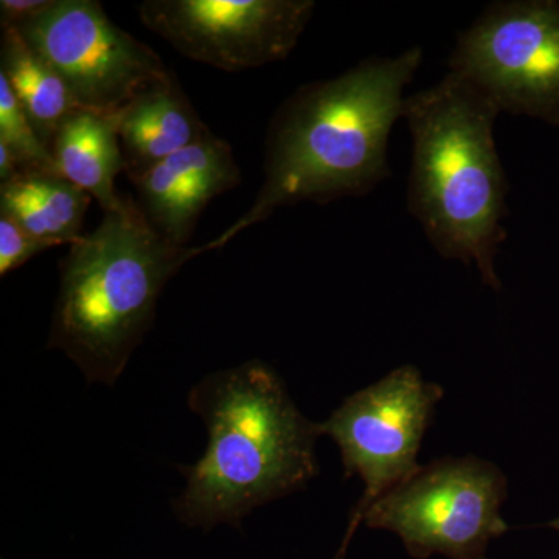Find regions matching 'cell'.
Here are the masks:
<instances>
[{
  "mask_svg": "<svg viewBox=\"0 0 559 559\" xmlns=\"http://www.w3.org/2000/svg\"><path fill=\"white\" fill-rule=\"evenodd\" d=\"M423 49L370 57L336 79L304 84L280 105L267 128L263 186L248 212L205 252L270 219L275 210L364 197L392 175L389 139L403 119L406 87Z\"/></svg>",
  "mask_w": 559,
  "mask_h": 559,
  "instance_id": "1",
  "label": "cell"
},
{
  "mask_svg": "<svg viewBox=\"0 0 559 559\" xmlns=\"http://www.w3.org/2000/svg\"><path fill=\"white\" fill-rule=\"evenodd\" d=\"M189 406L207 426L209 443L194 465L179 466L187 487L173 511L187 527L240 530L253 510L318 476L320 423L301 414L263 360L210 373L190 390Z\"/></svg>",
  "mask_w": 559,
  "mask_h": 559,
  "instance_id": "2",
  "label": "cell"
},
{
  "mask_svg": "<svg viewBox=\"0 0 559 559\" xmlns=\"http://www.w3.org/2000/svg\"><path fill=\"white\" fill-rule=\"evenodd\" d=\"M500 109L459 73L409 95L403 119L412 135L407 210L447 260L476 266L502 290L496 259L507 240L509 180L495 140Z\"/></svg>",
  "mask_w": 559,
  "mask_h": 559,
  "instance_id": "3",
  "label": "cell"
},
{
  "mask_svg": "<svg viewBox=\"0 0 559 559\" xmlns=\"http://www.w3.org/2000/svg\"><path fill=\"white\" fill-rule=\"evenodd\" d=\"M204 246L175 245L124 200L60 261L47 348L61 349L90 384L112 388L156 318L167 283Z\"/></svg>",
  "mask_w": 559,
  "mask_h": 559,
  "instance_id": "4",
  "label": "cell"
},
{
  "mask_svg": "<svg viewBox=\"0 0 559 559\" xmlns=\"http://www.w3.org/2000/svg\"><path fill=\"white\" fill-rule=\"evenodd\" d=\"M507 485L488 460L439 459L378 500L364 524L395 533L417 559H481L488 544L510 530L500 514Z\"/></svg>",
  "mask_w": 559,
  "mask_h": 559,
  "instance_id": "5",
  "label": "cell"
},
{
  "mask_svg": "<svg viewBox=\"0 0 559 559\" xmlns=\"http://www.w3.org/2000/svg\"><path fill=\"white\" fill-rule=\"evenodd\" d=\"M443 395L444 390L426 381L417 367L403 366L347 396L320 423L322 436L340 447L345 479L359 476L364 481L336 559H344L367 511L421 468L419 448Z\"/></svg>",
  "mask_w": 559,
  "mask_h": 559,
  "instance_id": "6",
  "label": "cell"
},
{
  "mask_svg": "<svg viewBox=\"0 0 559 559\" xmlns=\"http://www.w3.org/2000/svg\"><path fill=\"white\" fill-rule=\"evenodd\" d=\"M500 112L559 127V0L489 3L450 58Z\"/></svg>",
  "mask_w": 559,
  "mask_h": 559,
  "instance_id": "7",
  "label": "cell"
},
{
  "mask_svg": "<svg viewBox=\"0 0 559 559\" xmlns=\"http://www.w3.org/2000/svg\"><path fill=\"white\" fill-rule=\"evenodd\" d=\"M16 31L68 84L81 109L117 114L171 73L156 51L117 27L97 0H50Z\"/></svg>",
  "mask_w": 559,
  "mask_h": 559,
  "instance_id": "8",
  "label": "cell"
},
{
  "mask_svg": "<svg viewBox=\"0 0 559 559\" xmlns=\"http://www.w3.org/2000/svg\"><path fill=\"white\" fill-rule=\"evenodd\" d=\"M314 9L312 0H146L139 14L189 60L238 72L285 60Z\"/></svg>",
  "mask_w": 559,
  "mask_h": 559,
  "instance_id": "9",
  "label": "cell"
},
{
  "mask_svg": "<svg viewBox=\"0 0 559 559\" xmlns=\"http://www.w3.org/2000/svg\"><path fill=\"white\" fill-rule=\"evenodd\" d=\"M132 183L150 223L167 240L187 246L209 202L240 186L241 171L229 143L209 131Z\"/></svg>",
  "mask_w": 559,
  "mask_h": 559,
  "instance_id": "10",
  "label": "cell"
},
{
  "mask_svg": "<svg viewBox=\"0 0 559 559\" xmlns=\"http://www.w3.org/2000/svg\"><path fill=\"white\" fill-rule=\"evenodd\" d=\"M116 120L131 182L210 131L175 73L139 92Z\"/></svg>",
  "mask_w": 559,
  "mask_h": 559,
  "instance_id": "11",
  "label": "cell"
},
{
  "mask_svg": "<svg viewBox=\"0 0 559 559\" xmlns=\"http://www.w3.org/2000/svg\"><path fill=\"white\" fill-rule=\"evenodd\" d=\"M50 151L62 178L95 198L103 213L123 205L114 186L117 175L127 170L116 114L73 110L58 128Z\"/></svg>",
  "mask_w": 559,
  "mask_h": 559,
  "instance_id": "12",
  "label": "cell"
},
{
  "mask_svg": "<svg viewBox=\"0 0 559 559\" xmlns=\"http://www.w3.org/2000/svg\"><path fill=\"white\" fill-rule=\"evenodd\" d=\"M91 198L58 173L24 171L0 183V215L35 237L70 246L84 235Z\"/></svg>",
  "mask_w": 559,
  "mask_h": 559,
  "instance_id": "13",
  "label": "cell"
},
{
  "mask_svg": "<svg viewBox=\"0 0 559 559\" xmlns=\"http://www.w3.org/2000/svg\"><path fill=\"white\" fill-rule=\"evenodd\" d=\"M0 73L47 146L73 110L81 109L68 84L47 64L16 28H2Z\"/></svg>",
  "mask_w": 559,
  "mask_h": 559,
  "instance_id": "14",
  "label": "cell"
},
{
  "mask_svg": "<svg viewBox=\"0 0 559 559\" xmlns=\"http://www.w3.org/2000/svg\"><path fill=\"white\" fill-rule=\"evenodd\" d=\"M0 143L24 171L58 173L51 151L39 138L9 81L0 73ZM60 175V173H58Z\"/></svg>",
  "mask_w": 559,
  "mask_h": 559,
  "instance_id": "15",
  "label": "cell"
},
{
  "mask_svg": "<svg viewBox=\"0 0 559 559\" xmlns=\"http://www.w3.org/2000/svg\"><path fill=\"white\" fill-rule=\"evenodd\" d=\"M57 242L43 240L22 229L9 216L0 215V275L5 277L11 271L20 270L27 261L51 248Z\"/></svg>",
  "mask_w": 559,
  "mask_h": 559,
  "instance_id": "16",
  "label": "cell"
},
{
  "mask_svg": "<svg viewBox=\"0 0 559 559\" xmlns=\"http://www.w3.org/2000/svg\"><path fill=\"white\" fill-rule=\"evenodd\" d=\"M50 0H2L0 24L2 28H20L49 7Z\"/></svg>",
  "mask_w": 559,
  "mask_h": 559,
  "instance_id": "17",
  "label": "cell"
},
{
  "mask_svg": "<svg viewBox=\"0 0 559 559\" xmlns=\"http://www.w3.org/2000/svg\"><path fill=\"white\" fill-rule=\"evenodd\" d=\"M21 175L20 165L11 151L0 143V183L11 182Z\"/></svg>",
  "mask_w": 559,
  "mask_h": 559,
  "instance_id": "18",
  "label": "cell"
},
{
  "mask_svg": "<svg viewBox=\"0 0 559 559\" xmlns=\"http://www.w3.org/2000/svg\"><path fill=\"white\" fill-rule=\"evenodd\" d=\"M481 559H488V558H487V557H485V558H481Z\"/></svg>",
  "mask_w": 559,
  "mask_h": 559,
  "instance_id": "19",
  "label": "cell"
}]
</instances>
